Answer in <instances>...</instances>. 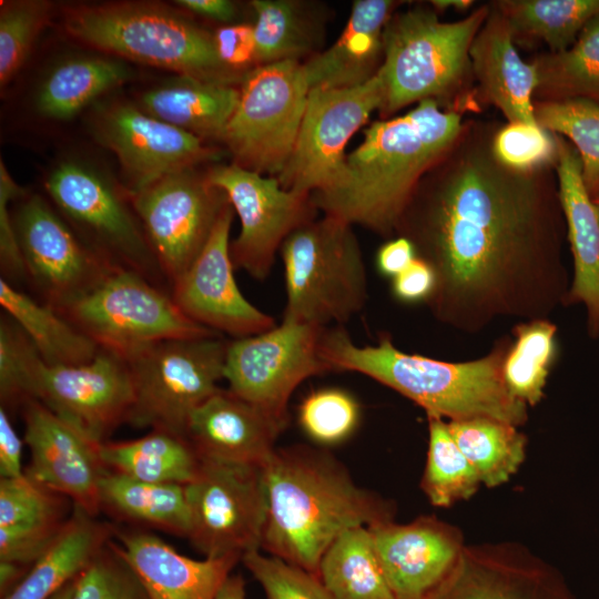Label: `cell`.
Listing matches in <instances>:
<instances>
[{"instance_id":"6da1fadb","label":"cell","mask_w":599,"mask_h":599,"mask_svg":"<svg viewBox=\"0 0 599 599\" xmlns=\"http://www.w3.org/2000/svg\"><path fill=\"white\" fill-rule=\"evenodd\" d=\"M499 125L464 121L396 230L435 272L426 303L433 317L465 334L499 319L549 318L566 307L571 282L555 167L501 161L494 150Z\"/></svg>"},{"instance_id":"7a4b0ae2","label":"cell","mask_w":599,"mask_h":599,"mask_svg":"<svg viewBox=\"0 0 599 599\" xmlns=\"http://www.w3.org/2000/svg\"><path fill=\"white\" fill-rule=\"evenodd\" d=\"M263 474L267 514L261 549L316 576L323 555L343 532L393 520V506L359 487L324 451L276 448Z\"/></svg>"},{"instance_id":"3957f363","label":"cell","mask_w":599,"mask_h":599,"mask_svg":"<svg viewBox=\"0 0 599 599\" xmlns=\"http://www.w3.org/2000/svg\"><path fill=\"white\" fill-rule=\"evenodd\" d=\"M463 113L424 100L404 115L376 121L345 161L342 184L312 200L325 215L359 224L383 236L399 220L425 174L458 138Z\"/></svg>"},{"instance_id":"277c9868","label":"cell","mask_w":599,"mask_h":599,"mask_svg":"<svg viewBox=\"0 0 599 599\" xmlns=\"http://www.w3.org/2000/svg\"><path fill=\"white\" fill-rule=\"evenodd\" d=\"M511 342L498 338L488 354L467 362H445L397 348L389 334L376 345L358 346L343 326L325 328L321 355L333 370L363 374L420 406L427 416L459 420L488 417L522 426L528 406L507 389L501 365Z\"/></svg>"},{"instance_id":"5b68a950","label":"cell","mask_w":599,"mask_h":599,"mask_svg":"<svg viewBox=\"0 0 599 599\" xmlns=\"http://www.w3.org/2000/svg\"><path fill=\"white\" fill-rule=\"evenodd\" d=\"M490 4L455 22H443L425 8L393 14L383 31L384 115L424 100H435L463 113L473 104L469 51Z\"/></svg>"},{"instance_id":"8992f818","label":"cell","mask_w":599,"mask_h":599,"mask_svg":"<svg viewBox=\"0 0 599 599\" xmlns=\"http://www.w3.org/2000/svg\"><path fill=\"white\" fill-rule=\"evenodd\" d=\"M64 31L106 54L207 81L233 84L237 73L219 59L213 33L179 11L148 1L69 6Z\"/></svg>"},{"instance_id":"52a82bcc","label":"cell","mask_w":599,"mask_h":599,"mask_svg":"<svg viewBox=\"0 0 599 599\" xmlns=\"http://www.w3.org/2000/svg\"><path fill=\"white\" fill-rule=\"evenodd\" d=\"M353 225L324 215L293 231L281 246L284 318L343 326L367 301V275Z\"/></svg>"},{"instance_id":"ba28073f","label":"cell","mask_w":599,"mask_h":599,"mask_svg":"<svg viewBox=\"0 0 599 599\" xmlns=\"http://www.w3.org/2000/svg\"><path fill=\"white\" fill-rule=\"evenodd\" d=\"M44 187L58 212L104 262L171 292L122 184L90 164L65 161L50 172Z\"/></svg>"},{"instance_id":"9c48e42d","label":"cell","mask_w":599,"mask_h":599,"mask_svg":"<svg viewBox=\"0 0 599 599\" xmlns=\"http://www.w3.org/2000/svg\"><path fill=\"white\" fill-rule=\"evenodd\" d=\"M229 344L222 335L171 338L124 356L134 387L128 424L186 437L192 413L220 389Z\"/></svg>"},{"instance_id":"30bf717a","label":"cell","mask_w":599,"mask_h":599,"mask_svg":"<svg viewBox=\"0 0 599 599\" xmlns=\"http://www.w3.org/2000/svg\"><path fill=\"white\" fill-rule=\"evenodd\" d=\"M59 313L122 357L164 339L221 335L187 317L170 291L129 270L113 271Z\"/></svg>"},{"instance_id":"8fae6325","label":"cell","mask_w":599,"mask_h":599,"mask_svg":"<svg viewBox=\"0 0 599 599\" xmlns=\"http://www.w3.org/2000/svg\"><path fill=\"white\" fill-rule=\"evenodd\" d=\"M309 90L303 63L296 60L246 72L222 138L234 164L277 177L293 152Z\"/></svg>"},{"instance_id":"7c38bea8","label":"cell","mask_w":599,"mask_h":599,"mask_svg":"<svg viewBox=\"0 0 599 599\" xmlns=\"http://www.w3.org/2000/svg\"><path fill=\"white\" fill-rule=\"evenodd\" d=\"M384 84L378 72L348 88H313L298 135L280 184L311 200L335 191L345 176V148L373 111L382 109Z\"/></svg>"},{"instance_id":"4fadbf2b","label":"cell","mask_w":599,"mask_h":599,"mask_svg":"<svg viewBox=\"0 0 599 599\" xmlns=\"http://www.w3.org/2000/svg\"><path fill=\"white\" fill-rule=\"evenodd\" d=\"M325 328L283 317L266 332L230 342L224 367L227 389L285 428L296 387L333 372L321 355Z\"/></svg>"},{"instance_id":"5bb4252c","label":"cell","mask_w":599,"mask_h":599,"mask_svg":"<svg viewBox=\"0 0 599 599\" xmlns=\"http://www.w3.org/2000/svg\"><path fill=\"white\" fill-rule=\"evenodd\" d=\"M185 486L187 538L205 558L243 557L261 550L267 514L262 467L200 458Z\"/></svg>"},{"instance_id":"9a60e30c","label":"cell","mask_w":599,"mask_h":599,"mask_svg":"<svg viewBox=\"0 0 599 599\" xmlns=\"http://www.w3.org/2000/svg\"><path fill=\"white\" fill-rule=\"evenodd\" d=\"M129 196L171 288L206 244L227 195L207 173L189 167Z\"/></svg>"},{"instance_id":"2e32d148","label":"cell","mask_w":599,"mask_h":599,"mask_svg":"<svg viewBox=\"0 0 599 599\" xmlns=\"http://www.w3.org/2000/svg\"><path fill=\"white\" fill-rule=\"evenodd\" d=\"M13 221L27 283L38 295L37 300L58 312L94 290L115 271L38 194L19 199Z\"/></svg>"},{"instance_id":"e0dca14e","label":"cell","mask_w":599,"mask_h":599,"mask_svg":"<svg viewBox=\"0 0 599 599\" xmlns=\"http://www.w3.org/2000/svg\"><path fill=\"white\" fill-rule=\"evenodd\" d=\"M207 176L226 193L240 219V234L230 244L234 267L264 281L286 237L314 220L317 209L311 195L288 191L276 177L264 176L234 163L215 165L209 170Z\"/></svg>"},{"instance_id":"ac0fdd59","label":"cell","mask_w":599,"mask_h":599,"mask_svg":"<svg viewBox=\"0 0 599 599\" xmlns=\"http://www.w3.org/2000/svg\"><path fill=\"white\" fill-rule=\"evenodd\" d=\"M91 129L94 139L119 160L128 194L219 156L197 136L123 100L100 105L92 115Z\"/></svg>"},{"instance_id":"d6986e66","label":"cell","mask_w":599,"mask_h":599,"mask_svg":"<svg viewBox=\"0 0 599 599\" xmlns=\"http://www.w3.org/2000/svg\"><path fill=\"white\" fill-rule=\"evenodd\" d=\"M34 400L101 444L128 423L134 403L133 380L121 355L100 348L92 361L81 365L50 366L43 362Z\"/></svg>"},{"instance_id":"ffe728a7","label":"cell","mask_w":599,"mask_h":599,"mask_svg":"<svg viewBox=\"0 0 599 599\" xmlns=\"http://www.w3.org/2000/svg\"><path fill=\"white\" fill-rule=\"evenodd\" d=\"M234 209L222 211L206 244L189 268L172 284L171 295L195 323L235 338L273 328L275 319L251 304L241 293L230 251Z\"/></svg>"},{"instance_id":"44dd1931","label":"cell","mask_w":599,"mask_h":599,"mask_svg":"<svg viewBox=\"0 0 599 599\" xmlns=\"http://www.w3.org/2000/svg\"><path fill=\"white\" fill-rule=\"evenodd\" d=\"M395 599H437L455 575L466 544L456 526L435 516L368 527Z\"/></svg>"},{"instance_id":"7402d4cb","label":"cell","mask_w":599,"mask_h":599,"mask_svg":"<svg viewBox=\"0 0 599 599\" xmlns=\"http://www.w3.org/2000/svg\"><path fill=\"white\" fill-rule=\"evenodd\" d=\"M22 417L23 440L30 450L24 475L97 517L101 511L100 480L108 470L100 456L101 444L38 400L22 406Z\"/></svg>"},{"instance_id":"603a6c76","label":"cell","mask_w":599,"mask_h":599,"mask_svg":"<svg viewBox=\"0 0 599 599\" xmlns=\"http://www.w3.org/2000/svg\"><path fill=\"white\" fill-rule=\"evenodd\" d=\"M437 599H576L562 573L512 541L466 545Z\"/></svg>"},{"instance_id":"cb8c5ba5","label":"cell","mask_w":599,"mask_h":599,"mask_svg":"<svg viewBox=\"0 0 599 599\" xmlns=\"http://www.w3.org/2000/svg\"><path fill=\"white\" fill-rule=\"evenodd\" d=\"M109 544L134 569L149 599H216L221 586L242 559H193L141 529L116 527Z\"/></svg>"},{"instance_id":"d4e9b609","label":"cell","mask_w":599,"mask_h":599,"mask_svg":"<svg viewBox=\"0 0 599 599\" xmlns=\"http://www.w3.org/2000/svg\"><path fill=\"white\" fill-rule=\"evenodd\" d=\"M557 135L555 171L572 257L570 287L566 306L581 304L590 338H599V216L582 179L576 148Z\"/></svg>"},{"instance_id":"484cf974","label":"cell","mask_w":599,"mask_h":599,"mask_svg":"<svg viewBox=\"0 0 599 599\" xmlns=\"http://www.w3.org/2000/svg\"><path fill=\"white\" fill-rule=\"evenodd\" d=\"M283 429L257 407L220 388L192 413L186 438L200 458L263 468Z\"/></svg>"},{"instance_id":"4316f807","label":"cell","mask_w":599,"mask_h":599,"mask_svg":"<svg viewBox=\"0 0 599 599\" xmlns=\"http://www.w3.org/2000/svg\"><path fill=\"white\" fill-rule=\"evenodd\" d=\"M469 55L485 101L497 106L510 123L538 125L532 99L538 88L536 65L520 58L512 29L495 4H490Z\"/></svg>"},{"instance_id":"83f0119b","label":"cell","mask_w":599,"mask_h":599,"mask_svg":"<svg viewBox=\"0 0 599 599\" xmlns=\"http://www.w3.org/2000/svg\"><path fill=\"white\" fill-rule=\"evenodd\" d=\"M396 1L356 0L337 40L303 63L309 88H348L373 78L383 57V31Z\"/></svg>"},{"instance_id":"f1b7e54d","label":"cell","mask_w":599,"mask_h":599,"mask_svg":"<svg viewBox=\"0 0 599 599\" xmlns=\"http://www.w3.org/2000/svg\"><path fill=\"white\" fill-rule=\"evenodd\" d=\"M116 526L73 506L58 536L22 581L2 599H50L90 565L114 537Z\"/></svg>"},{"instance_id":"f546056e","label":"cell","mask_w":599,"mask_h":599,"mask_svg":"<svg viewBox=\"0 0 599 599\" xmlns=\"http://www.w3.org/2000/svg\"><path fill=\"white\" fill-rule=\"evenodd\" d=\"M238 98L231 83L179 75L143 93L141 108L201 140L222 141Z\"/></svg>"},{"instance_id":"4dcf8cb0","label":"cell","mask_w":599,"mask_h":599,"mask_svg":"<svg viewBox=\"0 0 599 599\" xmlns=\"http://www.w3.org/2000/svg\"><path fill=\"white\" fill-rule=\"evenodd\" d=\"M99 490L101 510L122 520L189 536L191 518L184 485L143 481L108 469Z\"/></svg>"},{"instance_id":"1f68e13d","label":"cell","mask_w":599,"mask_h":599,"mask_svg":"<svg viewBox=\"0 0 599 599\" xmlns=\"http://www.w3.org/2000/svg\"><path fill=\"white\" fill-rule=\"evenodd\" d=\"M0 305L27 334L47 365H81L99 345L48 304L0 278Z\"/></svg>"},{"instance_id":"d6a6232c","label":"cell","mask_w":599,"mask_h":599,"mask_svg":"<svg viewBox=\"0 0 599 599\" xmlns=\"http://www.w3.org/2000/svg\"><path fill=\"white\" fill-rule=\"evenodd\" d=\"M100 456L109 470L143 481L180 485L194 478L201 461L186 437L161 429L132 440L101 443Z\"/></svg>"},{"instance_id":"836d02e7","label":"cell","mask_w":599,"mask_h":599,"mask_svg":"<svg viewBox=\"0 0 599 599\" xmlns=\"http://www.w3.org/2000/svg\"><path fill=\"white\" fill-rule=\"evenodd\" d=\"M131 77L128 65L116 59L72 58L43 79L35 95V108L45 118L65 121Z\"/></svg>"},{"instance_id":"e575fe53","label":"cell","mask_w":599,"mask_h":599,"mask_svg":"<svg viewBox=\"0 0 599 599\" xmlns=\"http://www.w3.org/2000/svg\"><path fill=\"white\" fill-rule=\"evenodd\" d=\"M318 577L334 599H395L368 527L343 532L323 555Z\"/></svg>"},{"instance_id":"d590c367","label":"cell","mask_w":599,"mask_h":599,"mask_svg":"<svg viewBox=\"0 0 599 599\" xmlns=\"http://www.w3.org/2000/svg\"><path fill=\"white\" fill-rule=\"evenodd\" d=\"M501 365L509 393L528 407L539 404L558 354V327L549 318L522 321L510 332Z\"/></svg>"},{"instance_id":"8d00e7d4","label":"cell","mask_w":599,"mask_h":599,"mask_svg":"<svg viewBox=\"0 0 599 599\" xmlns=\"http://www.w3.org/2000/svg\"><path fill=\"white\" fill-rule=\"evenodd\" d=\"M447 425L481 485L493 488L507 483L525 460L527 438L511 424L474 417L448 420Z\"/></svg>"},{"instance_id":"74e56055","label":"cell","mask_w":599,"mask_h":599,"mask_svg":"<svg viewBox=\"0 0 599 599\" xmlns=\"http://www.w3.org/2000/svg\"><path fill=\"white\" fill-rule=\"evenodd\" d=\"M495 6L516 33L545 42L551 53L569 49L599 17V0H505Z\"/></svg>"},{"instance_id":"f35d334b","label":"cell","mask_w":599,"mask_h":599,"mask_svg":"<svg viewBox=\"0 0 599 599\" xmlns=\"http://www.w3.org/2000/svg\"><path fill=\"white\" fill-rule=\"evenodd\" d=\"M540 100L590 97L599 99V17L562 52L535 59Z\"/></svg>"},{"instance_id":"ab89813d","label":"cell","mask_w":599,"mask_h":599,"mask_svg":"<svg viewBox=\"0 0 599 599\" xmlns=\"http://www.w3.org/2000/svg\"><path fill=\"white\" fill-rule=\"evenodd\" d=\"M534 114L539 126L567 138L576 148L585 186L591 199L599 196V99L534 100Z\"/></svg>"},{"instance_id":"60d3db41","label":"cell","mask_w":599,"mask_h":599,"mask_svg":"<svg viewBox=\"0 0 599 599\" xmlns=\"http://www.w3.org/2000/svg\"><path fill=\"white\" fill-rule=\"evenodd\" d=\"M428 419V450L420 487L435 507L467 500L479 489L480 479L451 437L447 422Z\"/></svg>"},{"instance_id":"b9f144b4","label":"cell","mask_w":599,"mask_h":599,"mask_svg":"<svg viewBox=\"0 0 599 599\" xmlns=\"http://www.w3.org/2000/svg\"><path fill=\"white\" fill-rule=\"evenodd\" d=\"M253 24L255 64L265 65L296 60L314 44V31L307 12L292 0H254Z\"/></svg>"},{"instance_id":"7bdbcfd3","label":"cell","mask_w":599,"mask_h":599,"mask_svg":"<svg viewBox=\"0 0 599 599\" xmlns=\"http://www.w3.org/2000/svg\"><path fill=\"white\" fill-rule=\"evenodd\" d=\"M53 3L48 0H10L0 6V83L17 75L41 31L49 24Z\"/></svg>"},{"instance_id":"ee69618b","label":"cell","mask_w":599,"mask_h":599,"mask_svg":"<svg viewBox=\"0 0 599 599\" xmlns=\"http://www.w3.org/2000/svg\"><path fill=\"white\" fill-rule=\"evenodd\" d=\"M43 359L27 334L8 315L0 318V399L7 412L34 400Z\"/></svg>"},{"instance_id":"f6af8a7d","label":"cell","mask_w":599,"mask_h":599,"mask_svg":"<svg viewBox=\"0 0 599 599\" xmlns=\"http://www.w3.org/2000/svg\"><path fill=\"white\" fill-rule=\"evenodd\" d=\"M359 416L357 400L346 390L334 387L312 392L298 408L300 426L321 445L347 439L355 432Z\"/></svg>"},{"instance_id":"bcb514c9","label":"cell","mask_w":599,"mask_h":599,"mask_svg":"<svg viewBox=\"0 0 599 599\" xmlns=\"http://www.w3.org/2000/svg\"><path fill=\"white\" fill-rule=\"evenodd\" d=\"M65 499L26 475L0 478V527L64 521Z\"/></svg>"},{"instance_id":"7dc6e473","label":"cell","mask_w":599,"mask_h":599,"mask_svg":"<svg viewBox=\"0 0 599 599\" xmlns=\"http://www.w3.org/2000/svg\"><path fill=\"white\" fill-rule=\"evenodd\" d=\"M109 542L77 577L72 599H149L134 569Z\"/></svg>"},{"instance_id":"c3c4849f","label":"cell","mask_w":599,"mask_h":599,"mask_svg":"<svg viewBox=\"0 0 599 599\" xmlns=\"http://www.w3.org/2000/svg\"><path fill=\"white\" fill-rule=\"evenodd\" d=\"M241 560L266 599H334L318 576L283 559L252 550Z\"/></svg>"},{"instance_id":"681fc988","label":"cell","mask_w":599,"mask_h":599,"mask_svg":"<svg viewBox=\"0 0 599 599\" xmlns=\"http://www.w3.org/2000/svg\"><path fill=\"white\" fill-rule=\"evenodd\" d=\"M494 150L501 161L517 169L555 167L557 136L539 125L508 122L497 129Z\"/></svg>"},{"instance_id":"f907efd6","label":"cell","mask_w":599,"mask_h":599,"mask_svg":"<svg viewBox=\"0 0 599 599\" xmlns=\"http://www.w3.org/2000/svg\"><path fill=\"white\" fill-rule=\"evenodd\" d=\"M26 192L10 175L7 166L0 162V270L1 278L19 287L27 283L26 270L19 246L18 235L10 211L11 203ZM20 288V287H19Z\"/></svg>"},{"instance_id":"816d5d0a","label":"cell","mask_w":599,"mask_h":599,"mask_svg":"<svg viewBox=\"0 0 599 599\" xmlns=\"http://www.w3.org/2000/svg\"><path fill=\"white\" fill-rule=\"evenodd\" d=\"M65 521L0 527V561L31 567L51 545Z\"/></svg>"},{"instance_id":"f5cc1de1","label":"cell","mask_w":599,"mask_h":599,"mask_svg":"<svg viewBox=\"0 0 599 599\" xmlns=\"http://www.w3.org/2000/svg\"><path fill=\"white\" fill-rule=\"evenodd\" d=\"M214 44L219 59L231 71L255 63V38L251 24L237 23L219 28L214 33Z\"/></svg>"},{"instance_id":"db71d44e","label":"cell","mask_w":599,"mask_h":599,"mask_svg":"<svg viewBox=\"0 0 599 599\" xmlns=\"http://www.w3.org/2000/svg\"><path fill=\"white\" fill-rule=\"evenodd\" d=\"M436 286L435 272L420 257L416 258L392 278L393 296L405 304L427 303Z\"/></svg>"},{"instance_id":"11a10c76","label":"cell","mask_w":599,"mask_h":599,"mask_svg":"<svg viewBox=\"0 0 599 599\" xmlns=\"http://www.w3.org/2000/svg\"><path fill=\"white\" fill-rule=\"evenodd\" d=\"M24 440L18 435L8 412L0 407V476L17 478L24 475L22 449Z\"/></svg>"},{"instance_id":"9f6ffc18","label":"cell","mask_w":599,"mask_h":599,"mask_svg":"<svg viewBox=\"0 0 599 599\" xmlns=\"http://www.w3.org/2000/svg\"><path fill=\"white\" fill-rule=\"evenodd\" d=\"M416 250L412 242L403 236L394 237L383 244L376 254L378 272L386 277H395L415 258Z\"/></svg>"},{"instance_id":"6f0895ef","label":"cell","mask_w":599,"mask_h":599,"mask_svg":"<svg viewBox=\"0 0 599 599\" xmlns=\"http://www.w3.org/2000/svg\"><path fill=\"white\" fill-rule=\"evenodd\" d=\"M181 8L217 21H231L236 14L235 4L229 0H177Z\"/></svg>"},{"instance_id":"680465c9","label":"cell","mask_w":599,"mask_h":599,"mask_svg":"<svg viewBox=\"0 0 599 599\" xmlns=\"http://www.w3.org/2000/svg\"><path fill=\"white\" fill-rule=\"evenodd\" d=\"M30 567L11 562L0 561V595L8 596L26 577Z\"/></svg>"},{"instance_id":"91938a15","label":"cell","mask_w":599,"mask_h":599,"mask_svg":"<svg viewBox=\"0 0 599 599\" xmlns=\"http://www.w3.org/2000/svg\"><path fill=\"white\" fill-rule=\"evenodd\" d=\"M216 599H247L243 577L240 573H231L221 586Z\"/></svg>"},{"instance_id":"94428289","label":"cell","mask_w":599,"mask_h":599,"mask_svg":"<svg viewBox=\"0 0 599 599\" xmlns=\"http://www.w3.org/2000/svg\"><path fill=\"white\" fill-rule=\"evenodd\" d=\"M433 6L439 10L455 8L464 10L469 8L474 2L468 0H434L432 1Z\"/></svg>"},{"instance_id":"6125c7cd","label":"cell","mask_w":599,"mask_h":599,"mask_svg":"<svg viewBox=\"0 0 599 599\" xmlns=\"http://www.w3.org/2000/svg\"><path fill=\"white\" fill-rule=\"evenodd\" d=\"M74 581H75V579L73 581L69 582L62 589H60L50 599H72L73 589H74Z\"/></svg>"},{"instance_id":"be15d7a7","label":"cell","mask_w":599,"mask_h":599,"mask_svg":"<svg viewBox=\"0 0 599 599\" xmlns=\"http://www.w3.org/2000/svg\"><path fill=\"white\" fill-rule=\"evenodd\" d=\"M593 201V204L596 206V210H597V213H598V216H599V196L592 199Z\"/></svg>"}]
</instances>
